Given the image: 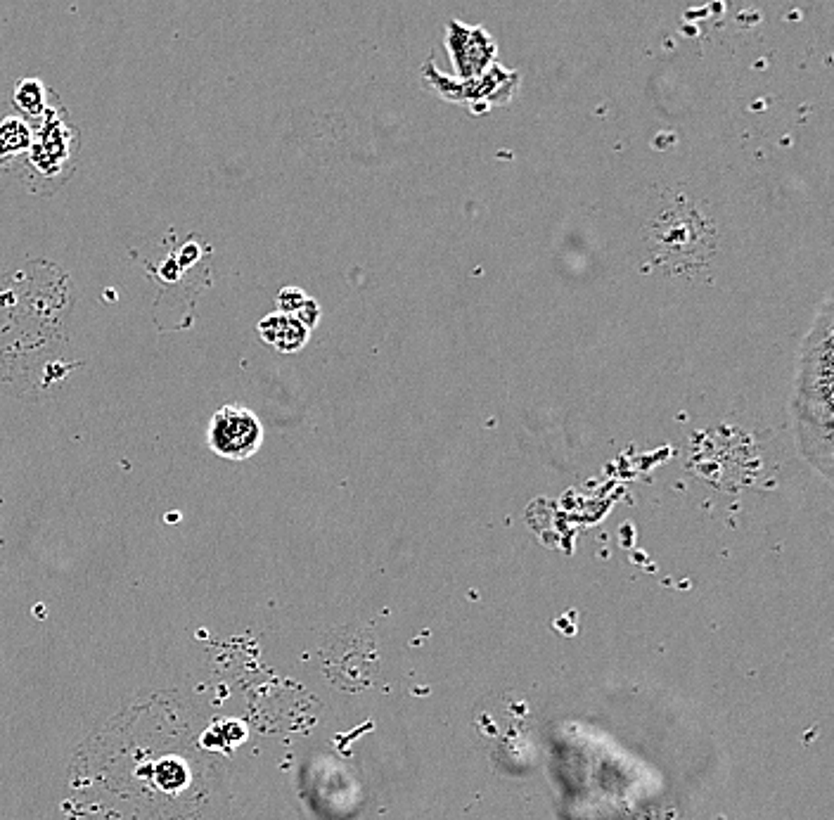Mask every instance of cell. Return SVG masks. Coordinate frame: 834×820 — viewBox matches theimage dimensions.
<instances>
[{
	"mask_svg": "<svg viewBox=\"0 0 834 820\" xmlns=\"http://www.w3.org/2000/svg\"><path fill=\"white\" fill-rule=\"evenodd\" d=\"M31 145V133L24 121L5 119L0 121V159L17 157Z\"/></svg>",
	"mask_w": 834,
	"mask_h": 820,
	"instance_id": "obj_6",
	"label": "cell"
},
{
	"mask_svg": "<svg viewBox=\"0 0 834 820\" xmlns=\"http://www.w3.org/2000/svg\"><path fill=\"white\" fill-rule=\"evenodd\" d=\"M306 301H309V294H306L304 290H299V287H285V290H280L278 294L280 311L290 313V316H297Z\"/></svg>",
	"mask_w": 834,
	"mask_h": 820,
	"instance_id": "obj_8",
	"label": "cell"
},
{
	"mask_svg": "<svg viewBox=\"0 0 834 820\" xmlns=\"http://www.w3.org/2000/svg\"><path fill=\"white\" fill-rule=\"evenodd\" d=\"M15 100H17V105L22 107L24 112L38 114V112L43 110V88L38 86L36 81L19 83V88H17V93H15Z\"/></svg>",
	"mask_w": 834,
	"mask_h": 820,
	"instance_id": "obj_7",
	"label": "cell"
},
{
	"mask_svg": "<svg viewBox=\"0 0 834 820\" xmlns=\"http://www.w3.org/2000/svg\"><path fill=\"white\" fill-rule=\"evenodd\" d=\"M422 74H425L427 83L441 95V98L455 102V105L472 107L474 112L508 105L519 91V74L512 72V69L500 67L498 62H493L484 74L477 76V79L467 81L451 79V76L441 74L432 62L425 64V72Z\"/></svg>",
	"mask_w": 834,
	"mask_h": 820,
	"instance_id": "obj_2",
	"label": "cell"
},
{
	"mask_svg": "<svg viewBox=\"0 0 834 820\" xmlns=\"http://www.w3.org/2000/svg\"><path fill=\"white\" fill-rule=\"evenodd\" d=\"M259 335L266 344L278 349L280 354H297L309 342V328L297 316L290 313H271L259 323Z\"/></svg>",
	"mask_w": 834,
	"mask_h": 820,
	"instance_id": "obj_5",
	"label": "cell"
},
{
	"mask_svg": "<svg viewBox=\"0 0 834 820\" xmlns=\"http://www.w3.org/2000/svg\"><path fill=\"white\" fill-rule=\"evenodd\" d=\"M834 313L827 294L801 344L794 380V439L801 458L832 482L834 467Z\"/></svg>",
	"mask_w": 834,
	"mask_h": 820,
	"instance_id": "obj_1",
	"label": "cell"
},
{
	"mask_svg": "<svg viewBox=\"0 0 834 820\" xmlns=\"http://www.w3.org/2000/svg\"><path fill=\"white\" fill-rule=\"evenodd\" d=\"M209 446L226 460H247L263 444V425L245 406H221L209 422Z\"/></svg>",
	"mask_w": 834,
	"mask_h": 820,
	"instance_id": "obj_3",
	"label": "cell"
},
{
	"mask_svg": "<svg viewBox=\"0 0 834 820\" xmlns=\"http://www.w3.org/2000/svg\"><path fill=\"white\" fill-rule=\"evenodd\" d=\"M446 50L451 57L455 79L467 81L477 79L496 62L498 46L484 27H472V24L451 19L446 24Z\"/></svg>",
	"mask_w": 834,
	"mask_h": 820,
	"instance_id": "obj_4",
	"label": "cell"
}]
</instances>
